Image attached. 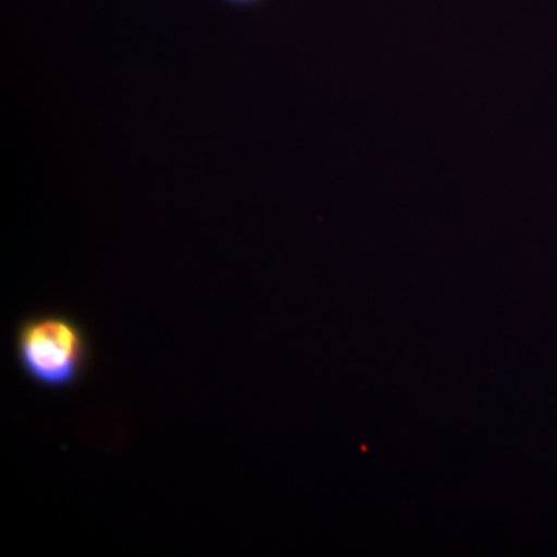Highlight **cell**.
I'll list each match as a JSON object with an SVG mask.
<instances>
[{
  "instance_id": "cell-2",
  "label": "cell",
  "mask_w": 557,
  "mask_h": 557,
  "mask_svg": "<svg viewBox=\"0 0 557 557\" xmlns=\"http://www.w3.org/2000/svg\"><path fill=\"white\" fill-rule=\"evenodd\" d=\"M222 2L228 3L234 9H252V7H258L265 0H222Z\"/></svg>"
},
{
  "instance_id": "cell-1",
  "label": "cell",
  "mask_w": 557,
  "mask_h": 557,
  "mask_svg": "<svg viewBox=\"0 0 557 557\" xmlns=\"http://www.w3.org/2000/svg\"><path fill=\"white\" fill-rule=\"evenodd\" d=\"M17 364L36 386L65 391L75 386L89 361L86 333L75 319L61 313H40L17 327Z\"/></svg>"
}]
</instances>
